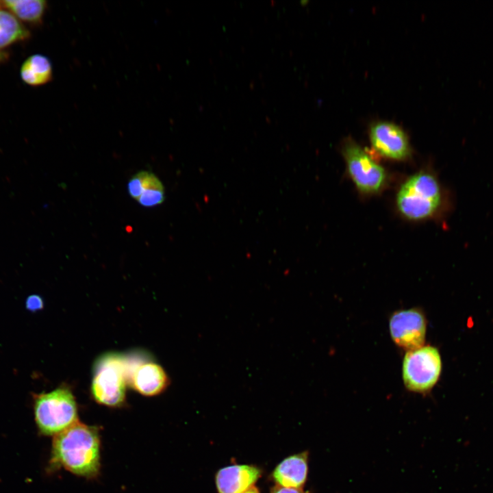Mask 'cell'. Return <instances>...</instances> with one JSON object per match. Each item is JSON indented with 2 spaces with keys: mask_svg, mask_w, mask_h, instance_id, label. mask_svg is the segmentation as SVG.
<instances>
[{
  "mask_svg": "<svg viewBox=\"0 0 493 493\" xmlns=\"http://www.w3.org/2000/svg\"><path fill=\"white\" fill-rule=\"evenodd\" d=\"M427 319L420 308L412 307L394 312L389 320V331L396 346L411 351L425 345Z\"/></svg>",
  "mask_w": 493,
  "mask_h": 493,
  "instance_id": "7",
  "label": "cell"
},
{
  "mask_svg": "<svg viewBox=\"0 0 493 493\" xmlns=\"http://www.w3.org/2000/svg\"><path fill=\"white\" fill-rule=\"evenodd\" d=\"M163 186L162 181L155 174L149 171H140L129 179L127 190L129 195L137 201L146 190Z\"/></svg>",
  "mask_w": 493,
  "mask_h": 493,
  "instance_id": "15",
  "label": "cell"
},
{
  "mask_svg": "<svg viewBox=\"0 0 493 493\" xmlns=\"http://www.w3.org/2000/svg\"><path fill=\"white\" fill-rule=\"evenodd\" d=\"M44 307V302L41 296L38 294H32L27 297L25 307L31 312H36L42 309Z\"/></svg>",
  "mask_w": 493,
  "mask_h": 493,
  "instance_id": "17",
  "label": "cell"
},
{
  "mask_svg": "<svg viewBox=\"0 0 493 493\" xmlns=\"http://www.w3.org/2000/svg\"><path fill=\"white\" fill-rule=\"evenodd\" d=\"M5 58V53L0 51V62L3 61Z\"/></svg>",
  "mask_w": 493,
  "mask_h": 493,
  "instance_id": "20",
  "label": "cell"
},
{
  "mask_svg": "<svg viewBox=\"0 0 493 493\" xmlns=\"http://www.w3.org/2000/svg\"><path fill=\"white\" fill-rule=\"evenodd\" d=\"M441 370V357L435 347L425 344L408 351L402 363L403 384L412 392L427 394L438 382Z\"/></svg>",
  "mask_w": 493,
  "mask_h": 493,
  "instance_id": "5",
  "label": "cell"
},
{
  "mask_svg": "<svg viewBox=\"0 0 493 493\" xmlns=\"http://www.w3.org/2000/svg\"><path fill=\"white\" fill-rule=\"evenodd\" d=\"M262 476V470L256 466L234 464L223 467L215 475L218 493H244Z\"/></svg>",
  "mask_w": 493,
  "mask_h": 493,
  "instance_id": "10",
  "label": "cell"
},
{
  "mask_svg": "<svg viewBox=\"0 0 493 493\" xmlns=\"http://www.w3.org/2000/svg\"><path fill=\"white\" fill-rule=\"evenodd\" d=\"M244 493H260L259 490L255 486L245 492Z\"/></svg>",
  "mask_w": 493,
  "mask_h": 493,
  "instance_id": "19",
  "label": "cell"
},
{
  "mask_svg": "<svg viewBox=\"0 0 493 493\" xmlns=\"http://www.w3.org/2000/svg\"><path fill=\"white\" fill-rule=\"evenodd\" d=\"M100 451L97 428L78 421L54 436L51 463L77 476L93 478L100 470Z\"/></svg>",
  "mask_w": 493,
  "mask_h": 493,
  "instance_id": "1",
  "label": "cell"
},
{
  "mask_svg": "<svg viewBox=\"0 0 493 493\" xmlns=\"http://www.w3.org/2000/svg\"><path fill=\"white\" fill-rule=\"evenodd\" d=\"M29 31L12 13L0 10V50L29 37Z\"/></svg>",
  "mask_w": 493,
  "mask_h": 493,
  "instance_id": "14",
  "label": "cell"
},
{
  "mask_svg": "<svg viewBox=\"0 0 493 493\" xmlns=\"http://www.w3.org/2000/svg\"><path fill=\"white\" fill-rule=\"evenodd\" d=\"M130 359L109 353L98 358L93 368L91 394L98 403L110 407L123 405L126 399Z\"/></svg>",
  "mask_w": 493,
  "mask_h": 493,
  "instance_id": "4",
  "label": "cell"
},
{
  "mask_svg": "<svg viewBox=\"0 0 493 493\" xmlns=\"http://www.w3.org/2000/svg\"><path fill=\"white\" fill-rule=\"evenodd\" d=\"M396 204L407 218L421 220L437 214L444 205L445 197L433 175L420 173L402 185L397 194Z\"/></svg>",
  "mask_w": 493,
  "mask_h": 493,
  "instance_id": "2",
  "label": "cell"
},
{
  "mask_svg": "<svg viewBox=\"0 0 493 493\" xmlns=\"http://www.w3.org/2000/svg\"><path fill=\"white\" fill-rule=\"evenodd\" d=\"M373 148L382 156L396 160H405L410 155V146L403 130L386 121L377 122L370 129Z\"/></svg>",
  "mask_w": 493,
  "mask_h": 493,
  "instance_id": "8",
  "label": "cell"
},
{
  "mask_svg": "<svg viewBox=\"0 0 493 493\" xmlns=\"http://www.w3.org/2000/svg\"><path fill=\"white\" fill-rule=\"evenodd\" d=\"M168 377L158 364L131 361L128 384L139 394L153 396L162 393L169 385Z\"/></svg>",
  "mask_w": 493,
  "mask_h": 493,
  "instance_id": "9",
  "label": "cell"
},
{
  "mask_svg": "<svg viewBox=\"0 0 493 493\" xmlns=\"http://www.w3.org/2000/svg\"><path fill=\"white\" fill-rule=\"evenodd\" d=\"M165 199L164 188H151L144 192L137 201L144 207H152L162 204Z\"/></svg>",
  "mask_w": 493,
  "mask_h": 493,
  "instance_id": "16",
  "label": "cell"
},
{
  "mask_svg": "<svg viewBox=\"0 0 493 493\" xmlns=\"http://www.w3.org/2000/svg\"><path fill=\"white\" fill-rule=\"evenodd\" d=\"M308 459L307 451L286 457L274 468L272 479L277 486L303 489L307 479Z\"/></svg>",
  "mask_w": 493,
  "mask_h": 493,
  "instance_id": "11",
  "label": "cell"
},
{
  "mask_svg": "<svg viewBox=\"0 0 493 493\" xmlns=\"http://www.w3.org/2000/svg\"><path fill=\"white\" fill-rule=\"evenodd\" d=\"M22 81L31 86H39L49 83L53 77V68L49 59L41 54L27 58L20 69Z\"/></svg>",
  "mask_w": 493,
  "mask_h": 493,
  "instance_id": "12",
  "label": "cell"
},
{
  "mask_svg": "<svg viewBox=\"0 0 493 493\" xmlns=\"http://www.w3.org/2000/svg\"><path fill=\"white\" fill-rule=\"evenodd\" d=\"M270 493H309L303 489L288 488L276 486L272 489Z\"/></svg>",
  "mask_w": 493,
  "mask_h": 493,
  "instance_id": "18",
  "label": "cell"
},
{
  "mask_svg": "<svg viewBox=\"0 0 493 493\" xmlns=\"http://www.w3.org/2000/svg\"><path fill=\"white\" fill-rule=\"evenodd\" d=\"M33 398L35 421L42 434L55 436L78 422L75 397L66 385L35 394Z\"/></svg>",
  "mask_w": 493,
  "mask_h": 493,
  "instance_id": "3",
  "label": "cell"
},
{
  "mask_svg": "<svg viewBox=\"0 0 493 493\" xmlns=\"http://www.w3.org/2000/svg\"><path fill=\"white\" fill-rule=\"evenodd\" d=\"M343 154L349 173L357 188L364 193L378 192L385 180L384 168L352 140L346 141Z\"/></svg>",
  "mask_w": 493,
  "mask_h": 493,
  "instance_id": "6",
  "label": "cell"
},
{
  "mask_svg": "<svg viewBox=\"0 0 493 493\" xmlns=\"http://www.w3.org/2000/svg\"><path fill=\"white\" fill-rule=\"evenodd\" d=\"M2 3L18 20L31 24L42 22L47 7L43 0H6Z\"/></svg>",
  "mask_w": 493,
  "mask_h": 493,
  "instance_id": "13",
  "label": "cell"
}]
</instances>
